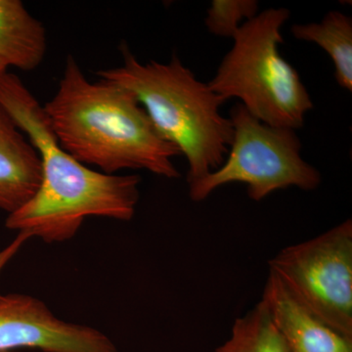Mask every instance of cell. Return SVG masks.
Here are the masks:
<instances>
[{
	"instance_id": "obj_1",
	"label": "cell",
	"mask_w": 352,
	"mask_h": 352,
	"mask_svg": "<svg viewBox=\"0 0 352 352\" xmlns=\"http://www.w3.org/2000/svg\"><path fill=\"white\" fill-rule=\"evenodd\" d=\"M0 106L28 136L41 161L36 193L8 214L6 226L45 243L72 239L87 217L129 221L139 201V175H106L88 168L58 142L43 106L14 74L0 75Z\"/></svg>"
},
{
	"instance_id": "obj_2",
	"label": "cell",
	"mask_w": 352,
	"mask_h": 352,
	"mask_svg": "<svg viewBox=\"0 0 352 352\" xmlns=\"http://www.w3.org/2000/svg\"><path fill=\"white\" fill-rule=\"evenodd\" d=\"M60 146L106 175L145 170L166 178L180 173V152L159 133L135 95L117 83L89 82L75 58H67L56 94L43 106Z\"/></svg>"
},
{
	"instance_id": "obj_3",
	"label": "cell",
	"mask_w": 352,
	"mask_h": 352,
	"mask_svg": "<svg viewBox=\"0 0 352 352\" xmlns=\"http://www.w3.org/2000/svg\"><path fill=\"white\" fill-rule=\"evenodd\" d=\"M122 51V66L98 76L135 95L159 133L186 157L188 184L217 170L233 140L232 122L220 113L226 101L176 55L166 64H142L126 46Z\"/></svg>"
},
{
	"instance_id": "obj_4",
	"label": "cell",
	"mask_w": 352,
	"mask_h": 352,
	"mask_svg": "<svg viewBox=\"0 0 352 352\" xmlns=\"http://www.w3.org/2000/svg\"><path fill=\"white\" fill-rule=\"evenodd\" d=\"M289 15L288 9L270 8L244 23L208 85L226 102L239 99L264 124L296 131L314 102L298 71L280 54Z\"/></svg>"
},
{
	"instance_id": "obj_5",
	"label": "cell",
	"mask_w": 352,
	"mask_h": 352,
	"mask_svg": "<svg viewBox=\"0 0 352 352\" xmlns=\"http://www.w3.org/2000/svg\"><path fill=\"white\" fill-rule=\"evenodd\" d=\"M233 140L226 161L210 175L189 184L192 201H201L214 190L243 183L248 196L259 201L277 190L289 187L310 191L321 175L300 155L302 142L296 131L264 124L241 103L230 110Z\"/></svg>"
},
{
	"instance_id": "obj_6",
	"label": "cell",
	"mask_w": 352,
	"mask_h": 352,
	"mask_svg": "<svg viewBox=\"0 0 352 352\" xmlns=\"http://www.w3.org/2000/svg\"><path fill=\"white\" fill-rule=\"evenodd\" d=\"M270 271L314 314L352 339V221L278 252Z\"/></svg>"
},
{
	"instance_id": "obj_7",
	"label": "cell",
	"mask_w": 352,
	"mask_h": 352,
	"mask_svg": "<svg viewBox=\"0 0 352 352\" xmlns=\"http://www.w3.org/2000/svg\"><path fill=\"white\" fill-rule=\"evenodd\" d=\"M119 352L97 329L58 318L45 303L21 294L0 295V351Z\"/></svg>"
},
{
	"instance_id": "obj_8",
	"label": "cell",
	"mask_w": 352,
	"mask_h": 352,
	"mask_svg": "<svg viewBox=\"0 0 352 352\" xmlns=\"http://www.w3.org/2000/svg\"><path fill=\"white\" fill-rule=\"evenodd\" d=\"M291 352H352V339L319 318L270 271L263 298Z\"/></svg>"
},
{
	"instance_id": "obj_9",
	"label": "cell",
	"mask_w": 352,
	"mask_h": 352,
	"mask_svg": "<svg viewBox=\"0 0 352 352\" xmlns=\"http://www.w3.org/2000/svg\"><path fill=\"white\" fill-rule=\"evenodd\" d=\"M41 161L36 148L0 106V210L13 214L38 191Z\"/></svg>"
},
{
	"instance_id": "obj_10",
	"label": "cell",
	"mask_w": 352,
	"mask_h": 352,
	"mask_svg": "<svg viewBox=\"0 0 352 352\" xmlns=\"http://www.w3.org/2000/svg\"><path fill=\"white\" fill-rule=\"evenodd\" d=\"M46 34L43 25L28 12L20 0H0V60L22 71H32L43 61Z\"/></svg>"
},
{
	"instance_id": "obj_11",
	"label": "cell",
	"mask_w": 352,
	"mask_h": 352,
	"mask_svg": "<svg viewBox=\"0 0 352 352\" xmlns=\"http://www.w3.org/2000/svg\"><path fill=\"white\" fill-rule=\"evenodd\" d=\"M296 39L314 43L327 52L340 87L352 90V20L346 14L331 11L319 23L294 25Z\"/></svg>"
},
{
	"instance_id": "obj_12",
	"label": "cell",
	"mask_w": 352,
	"mask_h": 352,
	"mask_svg": "<svg viewBox=\"0 0 352 352\" xmlns=\"http://www.w3.org/2000/svg\"><path fill=\"white\" fill-rule=\"evenodd\" d=\"M214 352H291L261 300L244 316L236 319L229 339Z\"/></svg>"
},
{
	"instance_id": "obj_13",
	"label": "cell",
	"mask_w": 352,
	"mask_h": 352,
	"mask_svg": "<svg viewBox=\"0 0 352 352\" xmlns=\"http://www.w3.org/2000/svg\"><path fill=\"white\" fill-rule=\"evenodd\" d=\"M256 0H214L208 9L206 27L220 38H233L242 25L258 14Z\"/></svg>"
},
{
	"instance_id": "obj_14",
	"label": "cell",
	"mask_w": 352,
	"mask_h": 352,
	"mask_svg": "<svg viewBox=\"0 0 352 352\" xmlns=\"http://www.w3.org/2000/svg\"><path fill=\"white\" fill-rule=\"evenodd\" d=\"M31 238V236L28 235V234L18 233L11 244L0 251V272L3 270L4 266L17 254V252L20 251L21 248L24 245L25 243H27Z\"/></svg>"
},
{
	"instance_id": "obj_15",
	"label": "cell",
	"mask_w": 352,
	"mask_h": 352,
	"mask_svg": "<svg viewBox=\"0 0 352 352\" xmlns=\"http://www.w3.org/2000/svg\"><path fill=\"white\" fill-rule=\"evenodd\" d=\"M7 65L4 63V62H2L1 60H0V75H2V74L6 73L7 71Z\"/></svg>"
},
{
	"instance_id": "obj_16",
	"label": "cell",
	"mask_w": 352,
	"mask_h": 352,
	"mask_svg": "<svg viewBox=\"0 0 352 352\" xmlns=\"http://www.w3.org/2000/svg\"><path fill=\"white\" fill-rule=\"evenodd\" d=\"M0 352H19L17 351H0Z\"/></svg>"
}]
</instances>
